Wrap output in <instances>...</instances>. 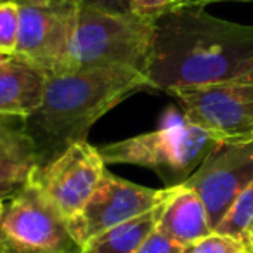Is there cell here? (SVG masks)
<instances>
[{"instance_id":"obj_1","label":"cell","mask_w":253,"mask_h":253,"mask_svg":"<svg viewBox=\"0 0 253 253\" xmlns=\"http://www.w3.org/2000/svg\"><path fill=\"white\" fill-rule=\"evenodd\" d=\"M253 71V25L184 7L155 21L146 78L155 90L241 82Z\"/></svg>"},{"instance_id":"obj_2","label":"cell","mask_w":253,"mask_h":253,"mask_svg":"<svg viewBox=\"0 0 253 253\" xmlns=\"http://www.w3.org/2000/svg\"><path fill=\"white\" fill-rule=\"evenodd\" d=\"M142 90H151L146 75L123 68L49 75L42 102L25 118L39 169L52 163L75 142L87 141L90 126L101 116Z\"/></svg>"},{"instance_id":"obj_3","label":"cell","mask_w":253,"mask_h":253,"mask_svg":"<svg viewBox=\"0 0 253 253\" xmlns=\"http://www.w3.org/2000/svg\"><path fill=\"white\" fill-rule=\"evenodd\" d=\"M153 35L151 19L80 4L75 39L59 73L123 68L146 75Z\"/></svg>"},{"instance_id":"obj_4","label":"cell","mask_w":253,"mask_h":253,"mask_svg":"<svg viewBox=\"0 0 253 253\" xmlns=\"http://www.w3.org/2000/svg\"><path fill=\"white\" fill-rule=\"evenodd\" d=\"M218 144L222 142L217 137L184 115H172L158 130L104 144L99 153L106 165L144 167L167 182V187H173L186 182Z\"/></svg>"},{"instance_id":"obj_5","label":"cell","mask_w":253,"mask_h":253,"mask_svg":"<svg viewBox=\"0 0 253 253\" xmlns=\"http://www.w3.org/2000/svg\"><path fill=\"white\" fill-rule=\"evenodd\" d=\"M0 253H82L66 218L32 182L4 205Z\"/></svg>"},{"instance_id":"obj_6","label":"cell","mask_w":253,"mask_h":253,"mask_svg":"<svg viewBox=\"0 0 253 253\" xmlns=\"http://www.w3.org/2000/svg\"><path fill=\"white\" fill-rule=\"evenodd\" d=\"M19 11L16 57L47 75L59 73L70 54L80 0H14Z\"/></svg>"},{"instance_id":"obj_7","label":"cell","mask_w":253,"mask_h":253,"mask_svg":"<svg viewBox=\"0 0 253 253\" xmlns=\"http://www.w3.org/2000/svg\"><path fill=\"white\" fill-rule=\"evenodd\" d=\"M182 115L210 132L222 144L253 141V84H224L180 87L169 90Z\"/></svg>"},{"instance_id":"obj_8","label":"cell","mask_w":253,"mask_h":253,"mask_svg":"<svg viewBox=\"0 0 253 253\" xmlns=\"http://www.w3.org/2000/svg\"><path fill=\"white\" fill-rule=\"evenodd\" d=\"M169 194L170 187L151 189L137 186L106 170L82 213L70 222V229L84 246L108 229L158 208Z\"/></svg>"},{"instance_id":"obj_9","label":"cell","mask_w":253,"mask_h":253,"mask_svg":"<svg viewBox=\"0 0 253 253\" xmlns=\"http://www.w3.org/2000/svg\"><path fill=\"white\" fill-rule=\"evenodd\" d=\"M106 170L99 148L82 141L37 170L33 180L70 224L82 213Z\"/></svg>"},{"instance_id":"obj_10","label":"cell","mask_w":253,"mask_h":253,"mask_svg":"<svg viewBox=\"0 0 253 253\" xmlns=\"http://www.w3.org/2000/svg\"><path fill=\"white\" fill-rule=\"evenodd\" d=\"M252 182L253 141L218 144L184 184L201 198L215 231L236 198Z\"/></svg>"},{"instance_id":"obj_11","label":"cell","mask_w":253,"mask_h":253,"mask_svg":"<svg viewBox=\"0 0 253 253\" xmlns=\"http://www.w3.org/2000/svg\"><path fill=\"white\" fill-rule=\"evenodd\" d=\"M39 170L37 148L25 118L0 115V200L21 193Z\"/></svg>"},{"instance_id":"obj_12","label":"cell","mask_w":253,"mask_h":253,"mask_svg":"<svg viewBox=\"0 0 253 253\" xmlns=\"http://www.w3.org/2000/svg\"><path fill=\"white\" fill-rule=\"evenodd\" d=\"M156 229L182 246L213 232L207 207L196 191L186 184L170 187V194L162 203Z\"/></svg>"},{"instance_id":"obj_13","label":"cell","mask_w":253,"mask_h":253,"mask_svg":"<svg viewBox=\"0 0 253 253\" xmlns=\"http://www.w3.org/2000/svg\"><path fill=\"white\" fill-rule=\"evenodd\" d=\"M49 75L16 56L0 61V115L28 118L40 106Z\"/></svg>"},{"instance_id":"obj_14","label":"cell","mask_w":253,"mask_h":253,"mask_svg":"<svg viewBox=\"0 0 253 253\" xmlns=\"http://www.w3.org/2000/svg\"><path fill=\"white\" fill-rule=\"evenodd\" d=\"M162 205L144 215L123 222L92 238L82 246V253H137L141 245L156 229Z\"/></svg>"},{"instance_id":"obj_15","label":"cell","mask_w":253,"mask_h":253,"mask_svg":"<svg viewBox=\"0 0 253 253\" xmlns=\"http://www.w3.org/2000/svg\"><path fill=\"white\" fill-rule=\"evenodd\" d=\"M215 231L250 243L253 234V182L241 191Z\"/></svg>"},{"instance_id":"obj_16","label":"cell","mask_w":253,"mask_h":253,"mask_svg":"<svg viewBox=\"0 0 253 253\" xmlns=\"http://www.w3.org/2000/svg\"><path fill=\"white\" fill-rule=\"evenodd\" d=\"M184 253H252V246L243 239L213 231L205 238L184 246Z\"/></svg>"},{"instance_id":"obj_17","label":"cell","mask_w":253,"mask_h":253,"mask_svg":"<svg viewBox=\"0 0 253 253\" xmlns=\"http://www.w3.org/2000/svg\"><path fill=\"white\" fill-rule=\"evenodd\" d=\"M19 32V11L14 0L0 2V57L16 54Z\"/></svg>"},{"instance_id":"obj_18","label":"cell","mask_w":253,"mask_h":253,"mask_svg":"<svg viewBox=\"0 0 253 253\" xmlns=\"http://www.w3.org/2000/svg\"><path fill=\"white\" fill-rule=\"evenodd\" d=\"M182 7L184 0H130V12L151 21Z\"/></svg>"},{"instance_id":"obj_19","label":"cell","mask_w":253,"mask_h":253,"mask_svg":"<svg viewBox=\"0 0 253 253\" xmlns=\"http://www.w3.org/2000/svg\"><path fill=\"white\" fill-rule=\"evenodd\" d=\"M137 253H184V246L167 238L158 229L151 232L141 245Z\"/></svg>"},{"instance_id":"obj_20","label":"cell","mask_w":253,"mask_h":253,"mask_svg":"<svg viewBox=\"0 0 253 253\" xmlns=\"http://www.w3.org/2000/svg\"><path fill=\"white\" fill-rule=\"evenodd\" d=\"M80 2L113 12H130V0H80Z\"/></svg>"},{"instance_id":"obj_21","label":"cell","mask_w":253,"mask_h":253,"mask_svg":"<svg viewBox=\"0 0 253 253\" xmlns=\"http://www.w3.org/2000/svg\"><path fill=\"white\" fill-rule=\"evenodd\" d=\"M217 2H232V0H184V7H207Z\"/></svg>"},{"instance_id":"obj_22","label":"cell","mask_w":253,"mask_h":253,"mask_svg":"<svg viewBox=\"0 0 253 253\" xmlns=\"http://www.w3.org/2000/svg\"><path fill=\"white\" fill-rule=\"evenodd\" d=\"M241 82H248V84H253V71H252V73H250L246 78H243Z\"/></svg>"},{"instance_id":"obj_23","label":"cell","mask_w":253,"mask_h":253,"mask_svg":"<svg viewBox=\"0 0 253 253\" xmlns=\"http://www.w3.org/2000/svg\"><path fill=\"white\" fill-rule=\"evenodd\" d=\"M4 201H2V200H0V217H2V211H4Z\"/></svg>"},{"instance_id":"obj_24","label":"cell","mask_w":253,"mask_h":253,"mask_svg":"<svg viewBox=\"0 0 253 253\" xmlns=\"http://www.w3.org/2000/svg\"><path fill=\"white\" fill-rule=\"evenodd\" d=\"M232 2H253V0H232Z\"/></svg>"},{"instance_id":"obj_25","label":"cell","mask_w":253,"mask_h":253,"mask_svg":"<svg viewBox=\"0 0 253 253\" xmlns=\"http://www.w3.org/2000/svg\"><path fill=\"white\" fill-rule=\"evenodd\" d=\"M250 245L253 246V234H252V238H250Z\"/></svg>"},{"instance_id":"obj_26","label":"cell","mask_w":253,"mask_h":253,"mask_svg":"<svg viewBox=\"0 0 253 253\" xmlns=\"http://www.w3.org/2000/svg\"><path fill=\"white\" fill-rule=\"evenodd\" d=\"M2 59H4V57H0V61H2Z\"/></svg>"},{"instance_id":"obj_27","label":"cell","mask_w":253,"mask_h":253,"mask_svg":"<svg viewBox=\"0 0 253 253\" xmlns=\"http://www.w3.org/2000/svg\"><path fill=\"white\" fill-rule=\"evenodd\" d=\"M252 253H253V246H252Z\"/></svg>"},{"instance_id":"obj_28","label":"cell","mask_w":253,"mask_h":253,"mask_svg":"<svg viewBox=\"0 0 253 253\" xmlns=\"http://www.w3.org/2000/svg\"><path fill=\"white\" fill-rule=\"evenodd\" d=\"M0 2H2V0H0Z\"/></svg>"}]
</instances>
